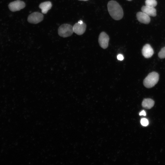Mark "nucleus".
Returning <instances> with one entry per match:
<instances>
[{
    "label": "nucleus",
    "mask_w": 165,
    "mask_h": 165,
    "mask_svg": "<svg viewBox=\"0 0 165 165\" xmlns=\"http://www.w3.org/2000/svg\"><path fill=\"white\" fill-rule=\"evenodd\" d=\"M108 12L112 18L116 20L121 19L123 17V9L119 4L116 1L112 0L107 5Z\"/></svg>",
    "instance_id": "1"
},
{
    "label": "nucleus",
    "mask_w": 165,
    "mask_h": 165,
    "mask_svg": "<svg viewBox=\"0 0 165 165\" xmlns=\"http://www.w3.org/2000/svg\"><path fill=\"white\" fill-rule=\"evenodd\" d=\"M159 75L157 73L153 72L149 73L143 81L144 86L148 88L153 87L158 82Z\"/></svg>",
    "instance_id": "2"
},
{
    "label": "nucleus",
    "mask_w": 165,
    "mask_h": 165,
    "mask_svg": "<svg viewBox=\"0 0 165 165\" xmlns=\"http://www.w3.org/2000/svg\"><path fill=\"white\" fill-rule=\"evenodd\" d=\"M73 32V27L69 24H62L58 29V35L64 38L71 36Z\"/></svg>",
    "instance_id": "3"
},
{
    "label": "nucleus",
    "mask_w": 165,
    "mask_h": 165,
    "mask_svg": "<svg viewBox=\"0 0 165 165\" xmlns=\"http://www.w3.org/2000/svg\"><path fill=\"white\" fill-rule=\"evenodd\" d=\"M43 15L38 12H34L29 15L28 18V21L33 24H37L42 20Z\"/></svg>",
    "instance_id": "4"
},
{
    "label": "nucleus",
    "mask_w": 165,
    "mask_h": 165,
    "mask_svg": "<svg viewBox=\"0 0 165 165\" xmlns=\"http://www.w3.org/2000/svg\"><path fill=\"white\" fill-rule=\"evenodd\" d=\"M25 6V3L23 1L18 0L9 3L8 7L10 11L15 12L23 9Z\"/></svg>",
    "instance_id": "5"
},
{
    "label": "nucleus",
    "mask_w": 165,
    "mask_h": 165,
    "mask_svg": "<svg viewBox=\"0 0 165 165\" xmlns=\"http://www.w3.org/2000/svg\"><path fill=\"white\" fill-rule=\"evenodd\" d=\"M109 39V36L105 32H101L98 38V42L101 47L104 49L107 48L108 46Z\"/></svg>",
    "instance_id": "6"
},
{
    "label": "nucleus",
    "mask_w": 165,
    "mask_h": 165,
    "mask_svg": "<svg viewBox=\"0 0 165 165\" xmlns=\"http://www.w3.org/2000/svg\"><path fill=\"white\" fill-rule=\"evenodd\" d=\"M73 27L74 32L79 35L83 34L86 28V25L84 23L82 24L78 23H76Z\"/></svg>",
    "instance_id": "7"
},
{
    "label": "nucleus",
    "mask_w": 165,
    "mask_h": 165,
    "mask_svg": "<svg viewBox=\"0 0 165 165\" xmlns=\"http://www.w3.org/2000/svg\"><path fill=\"white\" fill-rule=\"evenodd\" d=\"M142 53L144 57L146 58L151 57L154 53L153 50L149 44L145 45L142 50Z\"/></svg>",
    "instance_id": "8"
},
{
    "label": "nucleus",
    "mask_w": 165,
    "mask_h": 165,
    "mask_svg": "<svg viewBox=\"0 0 165 165\" xmlns=\"http://www.w3.org/2000/svg\"><path fill=\"white\" fill-rule=\"evenodd\" d=\"M136 17L138 21L142 23L147 24L150 21L148 15L143 12H138L136 14Z\"/></svg>",
    "instance_id": "9"
},
{
    "label": "nucleus",
    "mask_w": 165,
    "mask_h": 165,
    "mask_svg": "<svg viewBox=\"0 0 165 165\" xmlns=\"http://www.w3.org/2000/svg\"><path fill=\"white\" fill-rule=\"evenodd\" d=\"M142 12L145 13L149 16H155L156 15V11L154 7L146 6H143L141 8Z\"/></svg>",
    "instance_id": "10"
},
{
    "label": "nucleus",
    "mask_w": 165,
    "mask_h": 165,
    "mask_svg": "<svg viewBox=\"0 0 165 165\" xmlns=\"http://www.w3.org/2000/svg\"><path fill=\"white\" fill-rule=\"evenodd\" d=\"M52 6V3L50 1L42 2L39 6V8L41 9L42 13L43 14L46 13L48 11L51 9Z\"/></svg>",
    "instance_id": "11"
},
{
    "label": "nucleus",
    "mask_w": 165,
    "mask_h": 165,
    "mask_svg": "<svg viewBox=\"0 0 165 165\" xmlns=\"http://www.w3.org/2000/svg\"><path fill=\"white\" fill-rule=\"evenodd\" d=\"M154 101L150 98L144 99L142 103V106L146 109H149L153 107L154 105Z\"/></svg>",
    "instance_id": "12"
},
{
    "label": "nucleus",
    "mask_w": 165,
    "mask_h": 165,
    "mask_svg": "<svg viewBox=\"0 0 165 165\" xmlns=\"http://www.w3.org/2000/svg\"><path fill=\"white\" fill-rule=\"evenodd\" d=\"M145 4L146 6L154 7L157 5V2L156 0H146Z\"/></svg>",
    "instance_id": "13"
},
{
    "label": "nucleus",
    "mask_w": 165,
    "mask_h": 165,
    "mask_svg": "<svg viewBox=\"0 0 165 165\" xmlns=\"http://www.w3.org/2000/svg\"><path fill=\"white\" fill-rule=\"evenodd\" d=\"M158 56L161 59L165 58V47L161 49L158 54Z\"/></svg>",
    "instance_id": "14"
},
{
    "label": "nucleus",
    "mask_w": 165,
    "mask_h": 165,
    "mask_svg": "<svg viewBox=\"0 0 165 165\" xmlns=\"http://www.w3.org/2000/svg\"><path fill=\"white\" fill-rule=\"evenodd\" d=\"M141 124L144 126H146L148 124V120L146 118H142L141 120Z\"/></svg>",
    "instance_id": "15"
},
{
    "label": "nucleus",
    "mask_w": 165,
    "mask_h": 165,
    "mask_svg": "<svg viewBox=\"0 0 165 165\" xmlns=\"http://www.w3.org/2000/svg\"><path fill=\"white\" fill-rule=\"evenodd\" d=\"M117 59L120 61H122L124 59V57L123 55L121 54H119L117 56Z\"/></svg>",
    "instance_id": "16"
},
{
    "label": "nucleus",
    "mask_w": 165,
    "mask_h": 165,
    "mask_svg": "<svg viewBox=\"0 0 165 165\" xmlns=\"http://www.w3.org/2000/svg\"><path fill=\"white\" fill-rule=\"evenodd\" d=\"M139 114L140 116L143 115L144 116H145L146 115V113L145 111L143 110L140 112Z\"/></svg>",
    "instance_id": "17"
},
{
    "label": "nucleus",
    "mask_w": 165,
    "mask_h": 165,
    "mask_svg": "<svg viewBox=\"0 0 165 165\" xmlns=\"http://www.w3.org/2000/svg\"><path fill=\"white\" fill-rule=\"evenodd\" d=\"M78 23H79L80 24H82L83 22V21L81 20H79L78 22Z\"/></svg>",
    "instance_id": "18"
},
{
    "label": "nucleus",
    "mask_w": 165,
    "mask_h": 165,
    "mask_svg": "<svg viewBox=\"0 0 165 165\" xmlns=\"http://www.w3.org/2000/svg\"><path fill=\"white\" fill-rule=\"evenodd\" d=\"M79 0L83 1H88V0Z\"/></svg>",
    "instance_id": "19"
},
{
    "label": "nucleus",
    "mask_w": 165,
    "mask_h": 165,
    "mask_svg": "<svg viewBox=\"0 0 165 165\" xmlns=\"http://www.w3.org/2000/svg\"><path fill=\"white\" fill-rule=\"evenodd\" d=\"M127 0L129 1H131L132 0Z\"/></svg>",
    "instance_id": "20"
}]
</instances>
